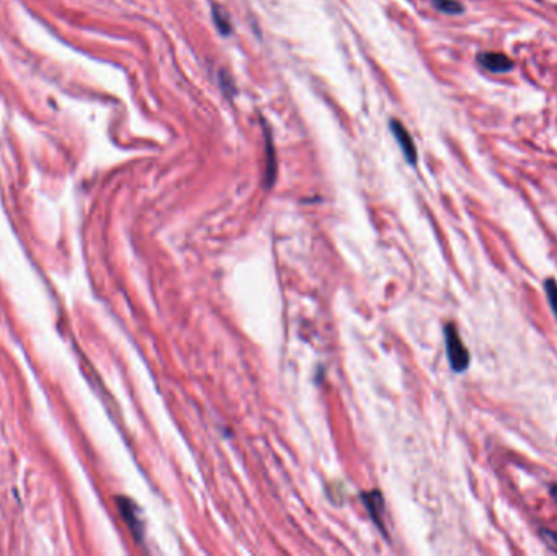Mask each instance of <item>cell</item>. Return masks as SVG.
Returning <instances> with one entry per match:
<instances>
[{"mask_svg": "<svg viewBox=\"0 0 557 556\" xmlns=\"http://www.w3.org/2000/svg\"><path fill=\"white\" fill-rule=\"evenodd\" d=\"M551 496H552V500H554L556 504H557V485L551 486Z\"/></svg>", "mask_w": 557, "mask_h": 556, "instance_id": "8fae6325", "label": "cell"}, {"mask_svg": "<svg viewBox=\"0 0 557 556\" xmlns=\"http://www.w3.org/2000/svg\"><path fill=\"white\" fill-rule=\"evenodd\" d=\"M362 500L365 502V507H367L370 517H372V520L380 527L382 532H385V524H383V509H385V506H383V497L380 493L377 490L365 493V495H362Z\"/></svg>", "mask_w": 557, "mask_h": 556, "instance_id": "5b68a950", "label": "cell"}, {"mask_svg": "<svg viewBox=\"0 0 557 556\" xmlns=\"http://www.w3.org/2000/svg\"><path fill=\"white\" fill-rule=\"evenodd\" d=\"M267 150H269V167H267V186L272 185L274 175H276V160H274V148H272V141L267 136Z\"/></svg>", "mask_w": 557, "mask_h": 556, "instance_id": "9c48e42d", "label": "cell"}, {"mask_svg": "<svg viewBox=\"0 0 557 556\" xmlns=\"http://www.w3.org/2000/svg\"><path fill=\"white\" fill-rule=\"evenodd\" d=\"M540 535H541V539L544 540V543L549 546V550H552L554 553H557V534H556V532H552L549 529H541Z\"/></svg>", "mask_w": 557, "mask_h": 556, "instance_id": "30bf717a", "label": "cell"}, {"mask_svg": "<svg viewBox=\"0 0 557 556\" xmlns=\"http://www.w3.org/2000/svg\"><path fill=\"white\" fill-rule=\"evenodd\" d=\"M118 502H119V511H121L124 520L127 522L129 527H131V530L134 532V535L137 536V540H142L143 524L141 517H139L137 506L134 504L131 500H127V497H118Z\"/></svg>", "mask_w": 557, "mask_h": 556, "instance_id": "277c9868", "label": "cell"}, {"mask_svg": "<svg viewBox=\"0 0 557 556\" xmlns=\"http://www.w3.org/2000/svg\"><path fill=\"white\" fill-rule=\"evenodd\" d=\"M212 13H214V22L215 25H217L219 31L222 33V35H228V33L232 31V26H230L228 17L225 15V12L219 6H214Z\"/></svg>", "mask_w": 557, "mask_h": 556, "instance_id": "52a82bcc", "label": "cell"}, {"mask_svg": "<svg viewBox=\"0 0 557 556\" xmlns=\"http://www.w3.org/2000/svg\"><path fill=\"white\" fill-rule=\"evenodd\" d=\"M434 7L446 15H460L464 10L463 3H460L458 0H434Z\"/></svg>", "mask_w": 557, "mask_h": 556, "instance_id": "8992f818", "label": "cell"}, {"mask_svg": "<svg viewBox=\"0 0 557 556\" xmlns=\"http://www.w3.org/2000/svg\"><path fill=\"white\" fill-rule=\"evenodd\" d=\"M391 131H393V136L396 137V141L400 142L401 150L405 152L407 162H409V164H412V165H416V162H417V148H416L414 141H412L411 134L407 132V129L402 126V124L398 121V119H393V121H391Z\"/></svg>", "mask_w": 557, "mask_h": 556, "instance_id": "3957f363", "label": "cell"}, {"mask_svg": "<svg viewBox=\"0 0 557 556\" xmlns=\"http://www.w3.org/2000/svg\"><path fill=\"white\" fill-rule=\"evenodd\" d=\"M445 344L446 356H448L450 366L455 372H464L469 366V353L461 341L458 328L453 323L445 325Z\"/></svg>", "mask_w": 557, "mask_h": 556, "instance_id": "6da1fadb", "label": "cell"}, {"mask_svg": "<svg viewBox=\"0 0 557 556\" xmlns=\"http://www.w3.org/2000/svg\"><path fill=\"white\" fill-rule=\"evenodd\" d=\"M544 291L547 295V302H549L552 314H554L557 320V282L554 279L544 281Z\"/></svg>", "mask_w": 557, "mask_h": 556, "instance_id": "ba28073f", "label": "cell"}, {"mask_svg": "<svg viewBox=\"0 0 557 556\" xmlns=\"http://www.w3.org/2000/svg\"><path fill=\"white\" fill-rule=\"evenodd\" d=\"M478 64L494 74H505L513 69V61L503 52H479Z\"/></svg>", "mask_w": 557, "mask_h": 556, "instance_id": "7a4b0ae2", "label": "cell"}]
</instances>
